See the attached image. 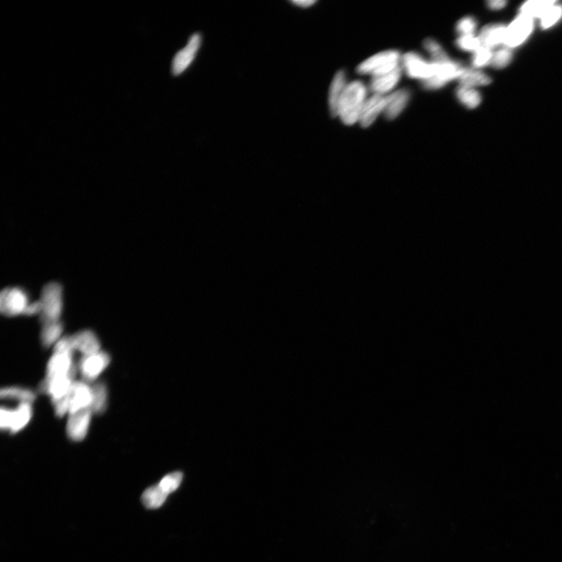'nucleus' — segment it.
<instances>
[{
	"label": "nucleus",
	"instance_id": "obj_1",
	"mask_svg": "<svg viewBox=\"0 0 562 562\" xmlns=\"http://www.w3.org/2000/svg\"><path fill=\"white\" fill-rule=\"evenodd\" d=\"M366 85L360 81L352 82L345 88L337 112V116L344 124L353 125L359 122L366 101Z\"/></svg>",
	"mask_w": 562,
	"mask_h": 562
},
{
	"label": "nucleus",
	"instance_id": "obj_2",
	"mask_svg": "<svg viewBox=\"0 0 562 562\" xmlns=\"http://www.w3.org/2000/svg\"><path fill=\"white\" fill-rule=\"evenodd\" d=\"M43 310L40 317L43 324L60 321L63 312V287L59 283L47 284L43 289L41 299Z\"/></svg>",
	"mask_w": 562,
	"mask_h": 562
},
{
	"label": "nucleus",
	"instance_id": "obj_3",
	"mask_svg": "<svg viewBox=\"0 0 562 562\" xmlns=\"http://www.w3.org/2000/svg\"><path fill=\"white\" fill-rule=\"evenodd\" d=\"M400 60L398 51H384L360 63L357 72L360 75H371L373 77L386 75L400 66Z\"/></svg>",
	"mask_w": 562,
	"mask_h": 562
},
{
	"label": "nucleus",
	"instance_id": "obj_4",
	"mask_svg": "<svg viewBox=\"0 0 562 562\" xmlns=\"http://www.w3.org/2000/svg\"><path fill=\"white\" fill-rule=\"evenodd\" d=\"M29 304L28 294L21 287H6L0 294V311L7 317L25 315Z\"/></svg>",
	"mask_w": 562,
	"mask_h": 562
},
{
	"label": "nucleus",
	"instance_id": "obj_5",
	"mask_svg": "<svg viewBox=\"0 0 562 562\" xmlns=\"http://www.w3.org/2000/svg\"><path fill=\"white\" fill-rule=\"evenodd\" d=\"M32 404L20 403L17 408H1L0 412V427L2 430H9L12 435L17 433L26 427L31 420Z\"/></svg>",
	"mask_w": 562,
	"mask_h": 562
},
{
	"label": "nucleus",
	"instance_id": "obj_6",
	"mask_svg": "<svg viewBox=\"0 0 562 562\" xmlns=\"http://www.w3.org/2000/svg\"><path fill=\"white\" fill-rule=\"evenodd\" d=\"M435 65V75L427 81L423 82L425 90H438L449 82L459 79L464 68L455 61L448 58L442 61H431Z\"/></svg>",
	"mask_w": 562,
	"mask_h": 562
},
{
	"label": "nucleus",
	"instance_id": "obj_7",
	"mask_svg": "<svg viewBox=\"0 0 562 562\" xmlns=\"http://www.w3.org/2000/svg\"><path fill=\"white\" fill-rule=\"evenodd\" d=\"M110 356L105 351H99L90 356H83L79 364V371L84 381L94 382L106 371L110 364Z\"/></svg>",
	"mask_w": 562,
	"mask_h": 562
},
{
	"label": "nucleus",
	"instance_id": "obj_8",
	"mask_svg": "<svg viewBox=\"0 0 562 562\" xmlns=\"http://www.w3.org/2000/svg\"><path fill=\"white\" fill-rule=\"evenodd\" d=\"M533 28V18L521 14L506 30L504 44L509 48H513L524 43L531 34Z\"/></svg>",
	"mask_w": 562,
	"mask_h": 562
},
{
	"label": "nucleus",
	"instance_id": "obj_9",
	"mask_svg": "<svg viewBox=\"0 0 562 562\" xmlns=\"http://www.w3.org/2000/svg\"><path fill=\"white\" fill-rule=\"evenodd\" d=\"M77 373L76 371L65 375L54 377L51 380H46L40 384L39 390L42 393L49 395L52 403L58 401L68 395L72 385H73Z\"/></svg>",
	"mask_w": 562,
	"mask_h": 562
},
{
	"label": "nucleus",
	"instance_id": "obj_10",
	"mask_svg": "<svg viewBox=\"0 0 562 562\" xmlns=\"http://www.w3.org/2000/svg\"><path fill=\"white\" fill-rule=\"evenodd\" d=\"M403 65L407 75L415 79H420L423 82L435 75V65L432 62L425 60L416 53H408L403 58Z\"/></svg>",
	"mask_w": 562,
	"mask_h": 562
},
{
	"label": "nucleus",
	"instance_id": "obj_11",
	"mask_svg": "<svg viewBox=\"0 0 562 562\" xmlns=\"http://www.w3.org/2000/svg\"><path fill=\"white\" fill-rule=\"evenodd\" d=\"M68 398L69 415L90 408L93 399L92 387L84 381H75L68 393Z\"/></svg>",
	"mask_w": 562,
	"mask_h": 562
},
{
	"label": "nucleus",
	"instance_id": "obj_12",
	"mask_svg": "<svg viewBox=\"0 0 562 562\" xmlns=\"http://www.w3.org/2000/svg\"><path fill=\"white\" fill-rule=\"evenodd\" d=\"M92 412L90 408L84 409L69 415L67 423V435L75 442L83 441L90 430Z\"/></svg>",
	"mask_w": 562,
	"mask_h": 562
},
{
	"label": "nucleus",
	"instance_id": "obj_13",
	"mask_svg": "<svg viewBox=\"0 0 562 562\" xmlns=\"http://www.w3.org/2000/svg\"><path fill=\"white\" fill-rule=\"evenodd\" d=\"M202 44V36L196 33L189 38L186 47L176 53L172 62V73L178 76L183 73L196 58L199 48Z\"/></svg>",
	"mask_w": 562,
	"mask_h": 562
},
{
	"label": "nucleus",
	"instance_id": "obj_14",
	"mask_svg": "<svg viewBox=\"0 0 562 562\" xmlns=\"http://www.w3.org/2000/svg\"><path fill=\"white\" fill-rule=\"evenodd\" d=\"M74 364L73 353L54 351L53 355L46 366V380H51L55 376L65 375L76 371Z\"/></svg>",
	"mask_w": 562,
	"mask_h": 562
},
{
	"label": "nucleus",
	"instance_id": "obj_15",
	"mask_svg": "<svg viewBox=\"0 0 562 562\" xmlns=\"http://www.w3.org/2000/svg\"><path fill=\"white\" fill-rule=\"evenodd\" d=\"M387 96L374 94L366 100L359 118V122L364 127L371 126L382 112L387 107Z\"/></svg>",
	"mask_w": 562,
	"mask_h": 562
},
{
	"label": "nucleus",
	"instance_id": "obj_16",
	"mask_svg": "<svg viewBox=\"0 0 562 562\" xmlns=\"http://www.w3.org/2000/svg\"><path fill=\"white\" fill-rule=\"evenodd\" d=\"M70 339L74 350L81 352L83 356H90L101 351L98 336L90 330H85L70 335Z\"/></svg>",
	"mask_w": 562,
	"mask_h": 562
},
{
	"label": "nucleus",
	"instance_id": "obj_17",
	"mask_svg": "<svg viewBox=\"0 0 562 562\" xmlns=\"http://www.w3.org/2000/svg\"><path fill=\"white\" fill-rule=\"evenodd\" d=\"M347 85L344 72L343 70L337 72L332 83L328 98L329 108L334 117L337 116L339 102Z\"/></svg>",
	"mask_w": 562,
	"mask_h": 562
},
{
	"label": "nucleus",
	"instance_id": "obj_18",
	"mask_svg": "<svg viewBox=\"0 0 562 562\" xmlns=\"http://www.w3.org/2000/svg\"><path fill=\"white\" fill-rule=\"evenodd\" d=\"M387 107L385 109V116L389 120L396 119L400 115L410 100V92L405 88L398 90L387 96Z\"/></svg>",
	"mask_w": 562,
	"mask_h": 562
},
{
	"label": "nucleus",
	"instance_id": "obj_19",
	"mask_svg": "<svg viewBox=\"0 0 562 562\" xmlns=\"http://www.w3.org/2000/svg\"><path fill=\"white\" fill-rule=\"evenodd\" d=\"M401 76V68L399 66L390 73L381 76L373 77L371 90L376 95H383L393 90L399 82Z\"/></svg>",
	"mask_w": 562,
	"mask_h": 562
},
{
	"label": "nucleus",
	"instance_id": "obj_20",
	"mask_svg": "<svg viewBox=\"0 0 562 562\" xmlns=\"http://www.w3.org/2000/svg\"><path fill=\"white\" fill-rule=\"evenodd\" d=\"M506 28L504 26H489L482 30L479 36L482 46L492 50L493 48L504 43Z\"/></svg>",
	"mask_w": 562,
	"mask_h": 562
},
{
	"label": "nucleus",
	"instance_id": "obj_21",
	"mask_svg": "<svg viewBox=\"0 0 562 562\" xmlns=\"http://www.w3.org/2000/svg\"><path fill=\"white\" fill-rule=\"evenodd\" d=\"M63 325L60 321L43 324L40 339L45 348H50L61 339Z\"/></svg>",
	"mask_w": 562,
	"mask_h": 562
},
{
	"label": "nucleus",
	"instance_id": "obj_22",
	"mask_svg": "<svg viewBox=\"0 0 562 562\" xmlns=\"http://www.w3.org/2000/svg\"><path fill=\"white\" fill-rule=\"evenodd\" d=\"M168 494L159 485L152 486L146 489L142 496V502L147 509H156L164 504Z\"/></svg>",
	"mask_w": 562,
	"mask_h": 562
},
{
	"label": "nucleus",
	"instance_id": "obj_23",
	"mask_svg": "<svg viewBox=\"0 0 562 562\" xmlns=\"http://www.w3.org/2000/svg\"><path fill=\"white\" fill-rule=\"evenodd\" d=\"M93 399L91 410L93 414H102L106 411L108 401V390L106 384L102 382L93 385Z\"/></svg>",
	"mask_w": 562,
	"mask_h": 562
},
{
	"label": "nucleus",
	"instance_id": "obj_24",
	"mask_svg": "<svg viewBox=\"0 0 562 562\" xmlns=\"http://www.w3.org/2000/svg\"><path fill=\"white\" fill-rule=\"evenodd\" d=\"M461 86L474 88L476 86L487 85L492 83V79L479 70L475 69L464 68L459 78Z\"/></svg>",
	"mask_w": 562,
	"mask_h": 562
},
{
	"label": "nucleus",
	"instance_id": "obj_25",
	"mask_svg": "<svg viewBox=\"0 0 562 562\" xmlns=\"http://www.w3.org/2000/svg\"><path fill=\"white\" fill-rule=\"evenodd\" d=\"M0 397L2 399L17 400L21 403L30 404L33 403L36 398V393L33 391L20 387L4 388L0 391Z\"/></svg>",
	"mask_w": 562,
	"mask_h": 562
},
{
	"label": "nucleus",
	"instance_id": "obj_26",
	"mask_svg": "<svg viewBox=\"0 0 562 562\" xmlns=\"http://www.w3.org/2000/svg\"><path fill=\"white\" fill-rule=\"evenodd\" d=\"M553 1H529L521 7V14H526L532 18H542L550 8L555 5Z\"/></svg>",
	"mask_w": 562,
	"mask_h": 562
},
{
	"label": "nucleus",
	"instance_id": "obj_27",
	"mask_svg": "<svg viewBox=\"0 0 562 562\" xmlns=\"http://www.w3.org/2000/svg\"><path fill=\"white\" fill-rule=\"evenodd\" d=\"M457 97L470 109L477 107L481 102L479 93L473 88L460 86L457 90Z\"/></svg>",
	"mask_w": 562,
	"mask_h": 562
},
{
	"label": "nucleus",
	"instance_id": "obj_28",
	"mask_svg": "<svg viewBox=\"0 0 562 562\" xmlns=\"http://www.w3.org/2000/svg\"><path fill=\"white\" fill-rule=\"evenodd\" d=\"M182 473L174 472L165 476L158 484L163 491L169 494L174 492L179 487L182 481Z\"/></svg>",
	"mask_w": 562,
	"mask_h": 562
},
{
	"label": "nucleus",
	"instance_id": "obj_29",
	"mask_svg": "<svg viewBox=\"0 0 562 562\" xmlns=\"http://www.w3.org/2000/svg\"><path fill=\"white\" fill-rule=\"evenodd\" d=\"M562 17V6L553 5L541 18V26L547 29L555 25Z\"/></svg>",
	"mask_w": 562,
	"mask_h": 562
},
{
	"label": "nucleus",
	"instance_id": "obj_30",
	"mask_svg": "<svg viewBox=\"0 0 562 562\" xmlns=\"http://www.w3.org/2000/svg\"><path fill=\"white\" fill-rule=\"evenodd\" d=\"M424 47L430 53L432 61H442L449 58L443 48L435 40L428 38L424 42Z\"/></svg>",
	"mask_w": 562,
	"mask_h": 562
},
{
	"label": "nucleus",
	"instance_id": "obj_31",
	"mask_svg": "<svg viewBox=\"0 0 562 562\" xmlns=\"http://www.w3.org/2000/svg\"><path fill=\"white\" fill-rule=\"evenodd\" d=\"M457 46L465 51L475 53L482 46L479 37L474 35L462 36L456 42Z\"/></svg>",
	"mask_w": 562,
	"mask_h": 562
},
{
	"label": "nucleus",
	"instance_id": "obj_32",
	"mask_svg": "<svg viewBox=\"0 0 562 562\" xmlns=\"http://www.w3.org/2000/svg\"><path fill=\"white\" fill-rule=\"evenodd\" d=\"M493 55L494 53L492 50L481 46L479 49L474 53V55H473V66L477 68L485 67L487 64L492 63Z\"/></svg>",
	"mask_w": 562,
	"mask_h": 562
},
{
	"label": "nucleus",
	"instance_id": "obj_33",
	"mask_svg": "<svg viewBox=\"0 0 562 562\" xmlns=\"http://www.w3.org/2000/svg\"><path fill=\"white\" fill-rule=\"evenodd\" d=\"M511 59V51L509 47H505L494 53L491 63L492 64L493 67L497 69H502L506 66H508Z\"/></svg>",
	"mask_w": 562,
	"mask_h": 562
},
{
	"label": "nucleus",
	"instance_id": "obj_34",
	"mask_svg": "<svg viewBox=\"0 0 562 562\" xmlns=\"http://www.w3.org/2000/svg\"><path fill=\"white\" fill-rule=\"evenodd\" d=\"M477 27V23L472 18H462L457 23V31L462 36L473 35Z\"/></svg>",
	"mask_w": 562,
	"mask_h": 562
},
{
	"label": "nucleus",
	"instance_id": "obj_35",
	"mask_svg": "<svg viewBox=\"0 0 562 562\" xmlns=\"http://www.w3.org/2000/svg\"><path fill=\"white\" fill-rule=\"evenodd\" d=\"M54 406V410L56 416L63 417L67 413H69L70 410V404H69V398L68 395L58 401H54L53 403Z\"/></svg>",
	"mask_w": 562,
	"mask_h": 562
},
{
	"label": "nucleus",
	"instance_id": "obj_36",
	"mask_svg": "<svg viewBox=\"0 0 562 562\" xmlns=\"http://www.w3.org/2000/svg\"><path fill=\"white\" fill-rule=\"evenodd\" d=\"M42 310V303L40 302V300L30 302L25 312V315L28 317H33L37 314H41Z\"/></svg>",
	"mask_w": 562,
	"mask_h": 562
},
{
	"label": "nucleus",
	"instance_id": "obj_37",
	"mask_svg": "<svg viewBox=\"0 0 562 562\" xmlns=\"http://www.w3.org/2000/svg\"><path fill=\"white\" fill-rule=\"evenodd\" d=\"M506 5V2L503 0H493V1L488 2V6L493 10H500Z\"/></svg>",
	"mask_w": 562,
	"mask_h": 562
},
{
	"label": "nucleus",
	"instance_id": "obj_38",
	"mask_svg": "<svg viewBox=\"0 0 562 562\" xmlns=\"http://www.w3.org/2000/svg\"><path fill=\"white\" fill-rule=\"evenodd\" d=\"M316 1H312V0H298V1H292V4L301 6V7H309L312 5L314 4Z\"/></svg>",
	"mask_w": 562,
	"mask_h": 562
}]
</instances>
